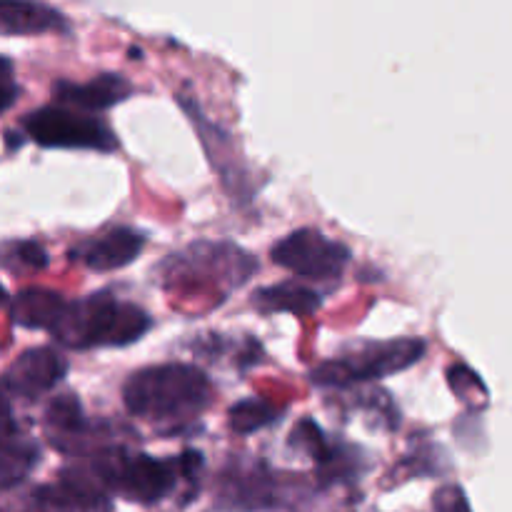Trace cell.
Segmentation results:
<instances>
[{
    "label": "cell",
    "instance_id": "cell-1",
    "mask_svg": "<svg viewBox=\"0 0 512 512\" xmlns=\"http://www.w3.org/2000/svg\"><path fill=\"white\" fill-rule=\"evenodd\" d=\"M213 398L208 375L195 365H150L130 375L123 385V403L133 418L158 425L163 433H180L193 425Z\"/></svg>",
    "mask_w": 512,
    "mask_h": 512
},
{
    "label": "cell",
    "instance_id": "cell-21",
    "mask_svg": "<svg viewBox=\"0 0 512 512\" xmlns=\"http://www.w3.org/2000/svg\"><path fill=\"white\" fill-rule=\"evenodd\" d=\"M15 418H13V410H10L8 398L0 393V440L5 438H13L15 435Z\"/></svg>",
    "mask_w": 512,
    "mask_h": 512
},
{
    "label": "cell",
    "instance_id": "cell-16",
    "mask_svg": "<svg viewBox=\"0 0 512 512\" xmlns=\"http://www.w3.org/2000/svg\"><path fill=\"white\" fill-rule=\"evenodd\" d=\"M40 450L33 440L5 438L0 440V493L15 488L38 465Z\"/></svg>",
    "mask_w": 512,
    "mask_h": 512
},
{
    "label": "cell",
    "instance_id": "cell-8",
    "mask_svg": "<svg viewBox=\"0 0 512 512\" xmlns=\"http://www.w3.org/2000/svg\"><path fill=\"white\" fill-rule=\"evenodd\" d=\"M25 512H113V508L90 478H63L35 490Z\"/></svg>",
    "mask_w": 512,
    "mask_h": 512
},
{
    "label": "cell",
    "instance_id": "cell-7",
    "mask_svg": "<svg viewBox=\"0 0 512 512\" xmlns=\"http://www.w3.org/2000/svg\"><path fill=\"white\" fill-rule=\"evenodd\" d=\"M68 373V360L53 348L25 350L0 378V393L35 400L50 393Z\"/></svg>",
    "mask_w": 512,
    "mask_h": 512
},
{
    "label": "cell",
    "instance_id": "cell-20",
    "mask_svg": "<svg viewBox=\"0 0 512 512\" xmlns=\"http://www.w3.org/2000/svg\"><path fill=\"white\" fill-rule=\"evenodd\" d=\"M15 258L28 265L30 270H43L48 265V253L38 243H33V240L15 245Z\"/></svg>",
    "mask_w": 512,
    "mask_h": 512
},
{
    "label": "cell",
    "instance_id": "cell-18",
    "mask_svg": "<svg viewBox=\"0 0 512 512\" xmlns=\"http://www.w3.org/2000/svg\"><path fill=\"white\" fill-rule=\"evenodd\" d=\"M18 95H20V88H18V83H15L13 63L0 55V115H3L5 110L13 108L15 100H18Z\"/></svg>",
    "mask_w": 512,
    "mask_h": 512
},
{
    "label": "cell",
    "instance_id": "cell-10",
    "mask_svg": "<svg viewBox=\"0 0 512 512\" xmlns=\"http://www.w3.org/2000/svg\"><path fill=\"white\" fill-rule=\"evenodd\" d=\"M145 238L133 228H115L75 250V258L95 273L125 268L143 253Z\"/></svg>",
    "mask_w": 512,
    "mask_h": 512
},
{
    "label": "cell",
    "instance_id": "cell-4",
    "mask_svg": "<svg viewBox=\"0 0 512 512\" xmlns=\"http://www.w3.org/2000/svg\"><path fill=\"white\" fill-rule=\"evenodd\" d=\"M425 355V343L418 338L385 340V343H370L355 353L343 355L320 363L313 368L310 380L320 388H350L358 383L388 378V375L403 373L410 365L418 363Z\"/></svg>",
    "mask_w": 512,
    "mask_h": 512
},
{
    "label": "cell",
    "instance_id": "cell-22",
    "mask_svg": "<svg viewBox=\"0 0 512 512\" xmlns=\"http://www.w3.org/2000/svg\"><path fill=\"white\" fill-rule=\"evenodd\" d=\"M5 303H8V293H5V288L0 285V305H5Z\"/></svg>",
    "mask_w": 512,
    "mask_h": 512
},
{
    "label": "cell",
    "instance_id": "cell-12",
    "mask_svg": "<svg viewBox=\"0 0 512 512\" xmlns=\"http://www.w3.org/2000/svg\"><path fill=\"white\" fill-rule=\"evenodd\" d=\"M45 433H48L53 448L60 453H73L80 440L88 435V420H85L83 405L75 395H60L45 410Z\"/></svg>",
    "mask_w": 512,
    "mask_h": 512
},
{
    "label": "cell",
    "instance_id": "cell-6",
    "mask_svg": "<svg viewBox=\"0 0 512 512\" xmlns=\"http://www.w3.org/2000/svg\"><path fill=\"white\" fill-rule=\"evenodd\" d=\"M273 263L300 278L333 280L350 263V248L338 240H330L320 230L300 228L275 245Z\"/></svg>",
    "mask_w": 512,
    "mask_h": 512
},
{
    "label": "cell",
    "instance_id": "cell-5",
    "mask_svg": "<svg viewBox=\"0 0 512 512\" xmlns=\"http://www.w3.org/2000/svg\"><path fill=\"white\" fill-rule=\"evenodd\" d=\"M23 130L40 148L98 150V153L118 150V138L103 120L75 113L65 105H45L33 110L23 118Z\"/></svg>",
    "mask_w": 512,
    "mask_h": 512
},
{
    "label": "cell",
    "instance_id": "cell-14",
    "mask_svg": "<svg viewBox=\"0 0 512 512\" xmlns=\"http://www.w3.org/2000/svg\"><path fill=\"white\" fill-rule=\"evenodd\" d=\"M253 305L260 313H293L298 318H308L320 308V295L305 285L288 280V283L270 285L255 293Z\"/></svg>",
    "mask_w": 512,
    "mask_h": 512
},
{
    "label": "cell",
    "instance_id": "cell-17",
    "mask_svg": "<svg viewBox=\"0 0 512 512\" xmlns=\"http://www.w3.org/2000/svg\"><path fill=\"white\" fill-rule=\"evenodd\" d=\"M283 415V410L275 408L273 403L268 400H260V398H248V400H240L230 408L228 420H230V428L240 435H248L255 433V430H263L268 425H273L275 420Z\"/></svg>",
    "mask_w": 512,
    "mask_h": 512
},
{
    "label": "cell",
    "instance_id": "cell-13",
    "mask_svg": "<svg viewBox=\"0 0 512 512\" xmlns=\"http://www.w3.org/2000/svg\"><path fill=\"white\" fill-rule=\"evenodd\" d=\"M65 305H68V300L63 295L53 293V290L30 288L15 295V300L10 303V318L20 328L48 330V333H53Z\"/></svg>",
    "mask_w": 512,
    "mask_h": 512
},
{
    "label": "cell",
    "instance_id": "cell-11",
    "mask_svg": "<svg viewBox=\"0 0 512 512\" xmlns=\"http://www.w3.org/2000/svg\"><path fill=\"white\" fill-rule=\"evenodd\" d=\"M68 20L40 0H0V35L68 33Z\"/></svg>",
    "mask_w": 512,
    "mask_h": 512
},
{
    "label": "cell",
    "instance_id": "cell-2",
    "mask_svg": "<svg viewBox=\"0 0 512 512\" xmlns=\"http://www.w3.org/2000/svg\"><path fill=\"white\" fill-rule=\"evenodd\" d=\"M153 328V320L143 308L110 295H88L78 303L65 305L53 338L65 348H123L135 343Z\"/></svg>",
    "mask_w": 512,
    "mask_h": 512
},
{
    "label": "cell",
    "instance_id": "cell-3",
    "mask_svg": "<svg viewBox=\"0 0 512 512\" xmlns=\"http://www.w3.org/2000/svg\"><path fill=\"white\" fill-rule=\"evenodd\" d=\"M203 458L200 453H183L175 460H158L125 448L108 450L95 460V485H105L130 503L153 505L168 498L180 478L193 480Z\"/></svg>",
    "mask_w": 512,
    "mask_h": 512
},
{
    "label": "cell",
    "instance_id": "cell-19",
    "mask_svg": "<svg viewBox=\"0 0 512 512\" xmlns=\"http://www.w3.org/2000/svg\"><path fill=\"white\" fill-rule=\"evenodd\" d=\"M435 512H470L468 498H465L463 490L458 485H448V488H440L435 493Z\"/></svg>",
    "mask_w": 512,
    "mask_h": 512
},
{
    "label": "cell",
    "instance_id": "cell-9",
    "mask_svg": "<svg viewBox=\"0 0 512 512\" xmlns=\"http://www.w3.org/2000/svg\"><path fill=\"white\" fill-rule=\"evenodd\" d=\"M130 93H133V85L123 75L113 73L98 75V78L88 80V83H68V80H60L53 88L55 103L65 105V108L83 110H108L113 105L128 100Z\"/></svg>",
    "mask_w": 512,
    "mask_h": 512
},
{
    "label": "cell",
    "instance_id": "cell-15",
    "mask_svg": "<svg viewBox=\"0 0 512 512\" xmlns=\"http://www.w3.org/2000/svg\"><path fill=\"white\" fill-rule=\"evenodd\" d=\"M273 498V483L263 468L235 470L223 480V500L230 508L260 510L270 505Z\"/></svg>",
    "mask_w": 512,
    "mask_h": 512
}]
</instances>
